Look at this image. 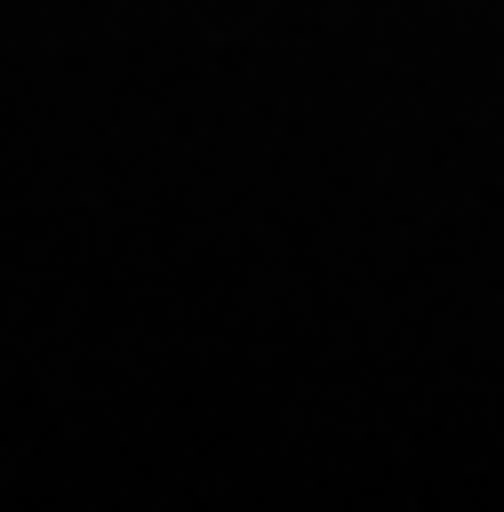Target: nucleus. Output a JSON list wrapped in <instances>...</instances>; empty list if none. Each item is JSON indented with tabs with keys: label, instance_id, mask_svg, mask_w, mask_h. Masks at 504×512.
<instances>
[]
</instances>
